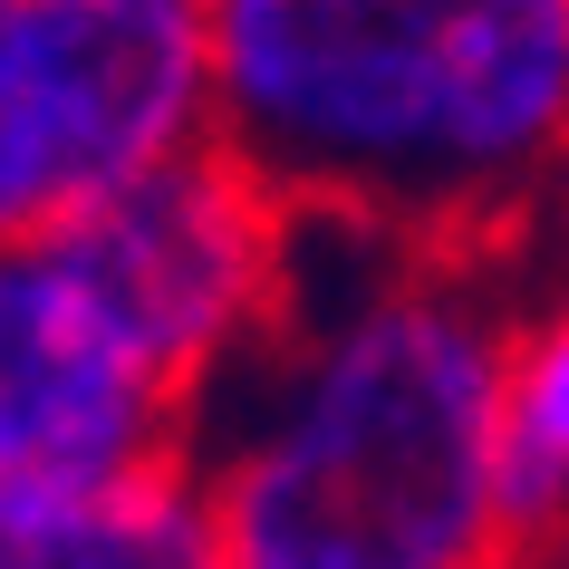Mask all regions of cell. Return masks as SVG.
Instances as JSON below:
<instances>
[{
    "label": "cell",
    "mask_w": 569,
    "mask_h": 569,
    "mask_svg": "<svg viewBox=\"0 0 569 569\" xmlns=\"http://www.w3.org/2000/svg\"><path fill=\"white\" fill-rule=\"evenodd\" d=\"M502 261L300 222L280 319L193 406L232 569H521Z\"/></svg>",
    "instance_id": "1"
},
{
    "label": "cell",
    "mask_w": 569,
    "mask_h": 569,
    "mask_svg": "<svg viewBox=\"0 0 569 569\" xmlns=\"http://www.w3.org/2000/svg\"><path fill=\"white\" fill-rule=\"evenodd\" d=\"M212 78L300 222L511 261L569 212V0H212Z\"/></svg>",
    "instance_id": "2"
},
{
    "label": "cell",
    "mask_w": 569,
    "mask_h": 569,
    "mask_svg": "<svg viewBox=\"0 0 569 569\" xmlns=\"http://www.w3.org/2000/svg\"><path fill=\"white\" fill-rule=\"evenodd\" d=\"M193 445V396L164 377L68 232L0 251V502L88 492Z\"/></svg>",
    "instance_id": "3"
},
{
    "label": "cell",
    "mask_w": 569,
    "mask_h": 569,
    "mask_svg": "<svg viewBox=\"0 0 569 569\" xmlns=\"http://www.w3.org/2000/svg\"><path fill=\"white\" fill-rule=\"evenodd\" d=\"M59 232L78 241L97 290L126 309V329L164 358V377L203 406L232 377V358H251V338L280 319L300 212L261 193L222 146H203L107 203L68 212Z\"/></svg>",
    "instance_id": "4"
},
{
    "label": "cell",
    "mask_w": 569,
    "mask_h": 569,
    "mask_svg": "<svg viewBox=\"0 0 569 569\" xmlns=\"http://www.w3.org/2000/svg\"><path fill=\"white\" fill-rule=\"evenodd\" d=\"M68 212L212 146V0H30Z\"/></svg>",
    "instance_id": "5"
},
{
    "label": "cell",
    "mask_w": 569,
    "mask_h": 569,
    "mask_svg": "<svg viewBox=\"0 0 569 569\" xmlns=\"http://www.w3.org/2000/svg\"><path fill=\"white\" fill-rule=\"evenodd\" d=\"M0 569H232L193 453L136 463L88 492L0 502Z\"/></svg>",
    "instance_id": "6"
},
{
    "label": "cell",
    "mask_w": 569,
    "mask_h": 569,
    "mask_svg": "<svg viewBox=\"0 0 569 569\" xmlns=\"http://www.w3.org/2000/svg\"><path fill=\"white\" fill-rule=\"evenodd\" d=\"M511 560L569 550V300L511 329V453H502Z\"/></svg>",
    "instance_id": "7"
},
{
    "label": "cell",
    "mask_w": 569,
    "mask_h": 569,
    "mask_svg": "<svg viewBox=\"0 0 569 569\" xmlns=\"http://www.w3.org/2000/svg\"><path fill=\"white\" fill-rule=\"evenodd\" d=\"M68 222V174L39 97V49H30V0H0V251L39 241Z\"/></svg>",
    "instance_id": "8"
}]
</instances>
